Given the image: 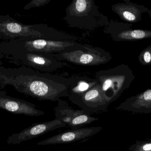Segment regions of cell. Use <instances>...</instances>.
<instances>
[{"label": "cell", "mask_w": 151, "mask_h": 151, "mask_svg": "<svg viewBox=\"0 0 151 151\" xmlns=\"http://www.w3.org/2000/svg\"><path fill=\"white\" fill-rule=\"evenodd\" d=\"M70 101L83 111L91 114L106 112L109 105L98 82L81 95L72 98Z\"/></svg>", "instance_id": "6"}, {"label": "cell", "mask_w": 151, "mask_h": 151, "mask_svg": "<svg viewBox=\"0 0 151 151\" xmlns=\"http://www.w3.org/2000/svg\"><path fill=\"white\" fill-rule=\"evenodd\" d=\"M66 123L55 118L50 121L36 123L19 133L12 134L8 137V144H19L21 142L36 138L40 136L54 131L58 129L65 127Z\"/></svg>", "instance_id": "7"}, {"label": "cell", "mask_w": 151, "mask_h": 151, "mask_svg": "<svg viewBox=\"0 0 151 151\" xmlns=\"http://www.w3.org/2000/svg\"><path fill=\"white\" fill-rule=\"evenodd\" d=\"M0 32L9 36L45 39L42 33L36 29V25H25L14 21L1 22Z\"/></svg>", "instance_id": "14"}, {"label": "cell", "mask_w": 151, "mask_h": 151, "mask_svg": "<svg viewBox=\"0 0 151 151\" xmlns=\"http://www.w3.org/2000/svg\"><path fill=\"white\" fill-rule=\"evenodd\" d=\"M131 23L111 20L104 27L105 33L115 41H134L151 38V30L133 29Z\"/></svg>", "instance_id": "5"}, {"label": "cell", "mask_w": 151, "mask_h": 151, "mask_svg": "<svg viewBox=\"0 0 151 151\" xmlns=\"http://www.w3.org/2000/svg\"><path fill=\"white\" fill-rule=\"evenodd\" d=\"M144 97L145 100H151V90H148L144 94Z\"/></svg>", "instance_id": "19"}, {"label": "cell", "mask_w": 151, "mask_h": 151, "mask_svg": "<svg viewBox=\"0 0 151 151\" xmlns=\"http://www.w3.org/2000/svg\"><path fill=\"white\" fill-rule=\"evenodd\" d=\"M79 43L75 40H55L35 38L25 41L24 47L25 49L29 51L54 54L69 50Z\"/></svg>", "instance_id": "11"}, {"label": "cell", "mask_w": 151, "mask_h": 151, "mask_svg": "<svg viewBox=\"0 0 151 151\" xmlns=\"http://www.w3.org/2000/svg\"><path fill=\"white\" fill-rule=\"evenodd\" d=\"M95 79L100 86L106 101L109 104L116 97L120 86L116 70H100L96 73Z\"/></svg>", "instance_id": "12"}, {"label": "cell", "mask_w": 151, "mask_h": 151, "mask_svg": "<svg viewBox=\"0 0 151 151\" xmlns=\"http://www.w3.org/2000/svg\"><path fill=\"white\" fill-rule=\"evenodd\" d=\"M0 109L14 114L38 117L45 114L35 105L18 98L9 96L5 91L0 90Z\"/></svg>", "instance_id": "10"}, {"label": "cell", "mask_w": 151, "mask_h": 151, "mask_svg": "<svg viewBox=\"0 0 151 151\" xmlns=\"http://www.w3.org/2000/svg\"><path fill=\"white\" fill-rule=\"evenodd\" d=\"M52 0H30L24 9L28 10L34 8H39L48 4Z\"/></svg>", "instance_id": "16"}, {"label": "cell", "mask_w": 151, "mask_h": 151, "mask_svg": "<svg viewBox=\"0 0 151 151\" xmlns=\"http://www.w3.org/2000/svg\"><path fill=\"white\" fill-rule=\"evenodd\" d=\"M124 1H125L126 2H129V1L130 0H124Z\"/></svg>", "instance_id": "22"}, {"label": "cell", "mask_w": 151, "mask_h": 151, "mask_svg": "<svg viewBox=\"0 0 151 151\" xmlns=\"http://www.w3.org/2000/svg\"><path fill=\"white\" fill-rule=\"evenodd\" d=\"M51 54L60 61L82 66L104 64L112 58L110 53L100 47L80 43L69 50Z\"/></svg>", "instance_id": "3"}, {"label": "cell", "mask_w": 151, "mask_h": 151, "mask_svg": "<svg viewBox=\"0 0 151 151\" xmlns=\"http://www.w3.org/2000/svg\"><path fill=\"white\" fill-rule=\"evenodd\" d=\"M143 58L144 59L146 63H150L151 60V55H150V53L149 51H147V50L145 51L144 52Z\"/></svg>", "instance_id": "17"}, {"label": "cell", "mask_w": 151, "mask_h": 151, "mask_svg": "<svg viewBox=\"0 0 151 151\" xmlns=\"http://www.w3.org/2000/svg\"><path fill=\"white\" fill-rule=\"evenodd\" d=\"M111 9L121 19L131 24L137 23L142 20L143 13L148 12L150 10L144 5L130 1L113 4Z\"/></svg>", "instance_id": "13"}, {"label": "cell", "mask_w": 151, "mask_h": 151, "mask_svg": "<svg viewBox=\"0 0 151 151\" xmlns=\"http://www.w3.org/2000/svg\"><path fill=\"white\" fill-rule=\"evenodd\" d=\"M148 14L150 16V17L151 18V10H149V11L148 12Z\"/></svg>", "instance_id": "21"}, {"label": "cell", "mask_w": 151, "mask_h": 151, "mask_svg": "<svg viewBox=\"0 0 151 151\" xmlns=\"http://www.w3.org/2000/svg\"><path fill=\"white\" fill-rule=\"evenodd\" d=\"M65 11L64 20L71 28L93 30L104 27L109 21L94 0H72Z\"/></svg>", "instance_id": "2"}, {"label": "cell", "mask_w": 151, "mask_h": 151, "mask_svg": "<svg viewBox=\"0 0 151 151\" xmlns=\"http://www.w3.org/2000/svg\"><path fill=\"white\" fill-rule=\"evenodd\" d=\"M143 150H144L148 151L151 150V144H146L143 147Z\"/></svg>", "instance_id": "20"}, {"label": "cell", "mask_w": 151, "mask_h": 151, "mask_svg": "<svg viewBox=\"0 0 151 151\" xmlns=\"http://www.w3.org/2000/svg\"><path fill=\"white\" fill-rule=\"evenodd\" d=\"M9 81L25 95L39 100L58 102L62 98L68 97L71 79L25 68L18 76L9 79Z\"/></svg>", "instance_id": "1"}, {"label": "cell", "mask_w": 151, "mask_h": 151, "mask_svg": "<svg viewBox=\"0 0 151 151\" xmlns=\"http://www.w3.org/2000/svg\"><path fill=\"white\" fill-rule=\"evenodd\" d=\"M26 50L25 64L35 70L51 73L70 66L66 62L58 59L51 53Z\"/></svg>", "instance_id": "8"}, {"label": "cell", "mask_w": 151, "mask_h": 151, "mask_svg": "<svg viewBox=\"0 0 151 151\" xmlns=\"http://www.w3.org/2000/svg\"><path fill=\"white\" fill-rule=\"evenodd\" d=\"M58 105L54 109L56 118L66 123L71 129L82 127L89 125L99 118L82 110H75L72 108L66 101L59 99Z\"/></svg>", "instance_id": "4"}, {"label": "cell", "mask_w": 151, "mask_h": 151, "mask_svg": "<svg viewBox=\"0 0 151 151\" xmlns=\"http://www.w3.org/2000/svg\"><path fill=\"white\" fill-rule=\"evenodd\" d=\"M101 126L72 129L37 143L38 145L67 144L89 139L103 130Z\"/></svg>", "instance_id": "9"}, {"label": "cell", "mask_w": 151, "mask_h": 151, "mask_svg": "<svg viewBox=\"0 0 151 151\" xmlns=\"http://www.w3.org/2000/svg\"><path fill=\"white\" fill-rule=\"evenodd\" d=\"M9 78L0 75V87H2V85L3 84L6 85V84L9 83Z\"/></svg>", "instance_id": "18"}, {"label": "cell", "mask_w": 151, "mask_h": 151, "mask_svg": "<svg viewBox=\"0 0 151 151\" xmlns=\"http://www.w3.org/2000/svg\"><path fill=\"white\" fill-rule=\"evenodd\" d=\"M71 83L69 87L68 98L69 100L79 96L97 83L96 79L86 76L75 75L70 77Z\"/></svg>", "instance_id": "15"}]
</instances>
